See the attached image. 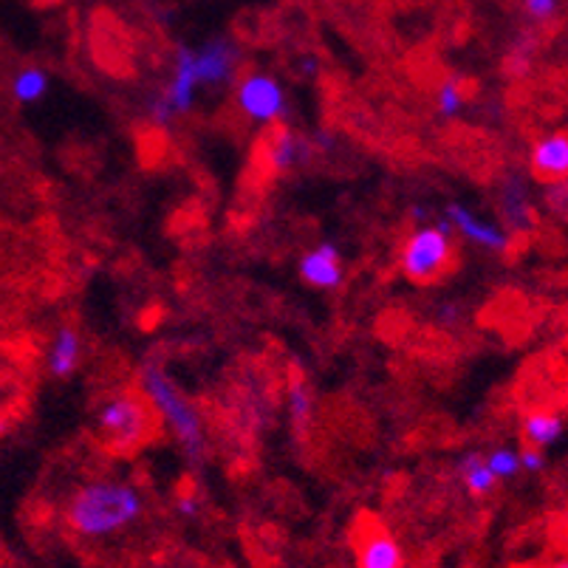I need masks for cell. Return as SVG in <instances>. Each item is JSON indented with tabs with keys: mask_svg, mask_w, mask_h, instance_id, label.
<instances>
[{
	"mask_svg": "<svg viewBox=\"0 0 568 568\" xmlns=\"http://www.w3.org/2000/svg\"><path fill=\"white\" fill-rule=\"evenodd\" d=\"M518 458H520V473H540V469L546 467L544 450H537V447L518 450Z\"/></svg>",
	"mask_w": 568,
	"mask_h": 568,
	"instance_id": "cell-23",
	"label": "cell"
},
{
	"mask_svg": "<svg viewBox=\"0 0 568 568\" xmlns=\"http://www.w3.org/2000/svg\"><path fill=\"white\" fill-rule=\"evenodd\" d=\"M82 359V337L74 325H60L57 334L51 337L49 354H45V365L54 379H69L74 376L77 365Z\"/></svg>",
	"mask_w": 568,
	"mask_h": 568,
	"instance_id": "cell-14",
	"label": "cell"
},
{
	"mask_svg": "<svg viewBox=\"0 0 568 568\" xmlns=\"http://www.w3.org/2000/svg\"><path fill=\"white\" fill-rule=\"evenodd\" d=\"M148 515V498L125 478H94L74 489L65 504V524L71 535L91 544L113 540L139 526Z\"/></svg>",
	"mask_w": 568,
	"mask_h": 568,
	"instance_id": "cell-1",
	"label": "cell"
},
{
	"mask_svg": "<svg viewBox=\"0 0 568 568\" xmlns=\"http://www.w3.org/2000/svg\"><path fill=\"white\" fill-rule=\"evenodd\" d=\"M156 410L136 387H119L100 399L94 413L102 444L116 453H133L156 436Z\"/></svg>",
	"mask_w": 568,
	"mask_h": 568,
	"instance_id": "cell-3",
	"label": "cell"
},
{
	"mask_svg": "<svg viewBox=\"0 0 568 568\" xmlns=\"http://www.w3.org/2000/svg\"><path fill=\"white\" fill-rule=\"evenodd\" d=\"M444 219L450 221L453 232H462L467 241L484 246V250L506 252L513 246V235H509V232L500 230L493 221L478 219V215H475L467 204H462V201H450L447 210H444Z\"/></svg>",
	"mask_w": 568,
	"mask_h": 568,
	"instance_id": "cell-7",
	"label": "cell"
},
{
	"mask_svg": "<svg viewBox=\"0 0 568 568\" xmlns=\"http://www.w3.org/2000/svg\"><path fill=\"white\" fill-rule=\"evenodd\" d=\"M413 219L427 221V219H430V210H427V206H413Z\"/></svg>",
	"mask_w": 568,
	"mask_h": 568,
	"instance_id": "cell-26",
	"label": "cell"
},
{
	"mask_svg": "<svg viewBox=\"0 0 568 568\" xmlns=\"http://www.w3.org/2000/svg\"><path fill=\"white\" fill-rule=\"evenodd\" d=\"M551 568H568V566H566V562H557V566H551Z\"/></svg>",
	"mask_w": 568,
	"mask_h": 568,
	"instance_id": "cell-27",
	"label": "cell"
},
{
	"mask_svg": "<svg viewBox=\"0 0 568 568\" xmlns=\"http://www.w3.org/2000/svg\"><path fill=\"white\" fill-rule=\"evenodd\" d=\"M49 71L40 69V65H29V69L18 71L12 80V94L14 100L23 102V105H32V102H40L49 91Z\"/></svg>",
	"mask_w": 568,
	"mask_h": 568,
	"instance_id": "cell-18",
	"label": "cell"
},
{
	"mask_svg": "<svg viewBox=\"0 0 568 568\" xmlns=\"http://www.w3.org/2000/svg\"><path fill=\"white\" fill-rule=\"evenodd\" d=\"M139 385H142L139 390L144 394V399L151 402L156 416L162 418L175 436L190 467H204L206 456H210V442H206V427L199 407L182 394V387L170 379V374L159 363L142 365Z\"/></svg>",
	"mask_w": 568,
	"mask_h": 568,
	"instance_id": "cell-2",
	"label": "cell"
},
{
	"mask_svg": "<svg viewBox=\"0 0 568 568\" xmlns=\"http://www.w3.org/2000/svg\"><path fill=\"white\" fill-rule=\"evenodd\" d=\"M201 509H204V504H201L199 493H193V489H187V493H182L179 498H175V513L182 515V518L187 520L199 518Z\"/></svg>",
	"mask_w": 568,
	"mask_h": 568,
	"instance_id": "cell-22",
	"label": "cell"
},
{
	"mask_svg": "<svg viewBox=\"0 0 568 568\" xmlns=\"http://www.w3.org/2000/svg\"><path fill=\"white\" fill-rule=\"evenodd\" d=\"M464 108V85L458 77H447L436 91V111L444 119H456Z\"/></svg>",
	"mask_w": 568,
	"mask_h": 568,
	"instance_id": "cell-19",
	"label": "cell"
},
{
	"mask_svg": "<svg viewBox=\"0 0 568 568\" xmlns=\"http://www.w3.org/2000/svg\"><path fill=\"white\" fill-rule=\"evenodd\" d=\"M529 168L537 182H562L568 175V136L566 133H549L537 139L529 153Z\"/></svg>",
	"mask_w": 568,
	"mask_h": 568,
	"instance_id": "cell-10",
	"label": "cell"
},
{
	"mask_svg": "<svg viewBox=\"0 0 568 568\" xmlns=\"http://www.w3.org/2000/svg\"><path fill=\"white\" fill-rule=\"evenodd\" d=\"M195 91H199V80H195L193 69V49L190 45H179L175 49V69L173 80L168 82L162 94L151 102V116L156 125H168L175 116H182L193 108Z\"/></svg>",
	"mask_w": 568,
	"mask_h": 568,
	"instance_id": "cell-6",
	"label": "cell"
},
{
	"mask_svg": "<svg viewBox=\"0 0 568 568\" xmlns=\"http://www.w3.org/2000/svg\"><path fill=\"white\" fill-rule=\"evenodd\" d=\"M235 105L250 122L257 125H281L288 113L286 91L272 74L250 71L235 85Z\"/></svg>",
	"mask_w": 568,
	"mask_h": 568,
	"instance_id": "cell-5",
	"label": "cell"
},
{
	"mask_svg": "<svg viewBox=\"0 0 568 568\" xmlns=\"http://www.w3.org/2000/svg\"><path fill=\"white\" fill-rule=\"evenodd\" d=\"M402 272L407 281L418 286H430L433 281L450 268L453 263V235L442 226H418L402 246Z\"/></svg>",
	"mask_w": 568,
	"mask_h": 568,
	"instance_id": "cell-4",
	"label": "cell"
},
{
	"mask_svg": "<svg viewBox=\"0 0 568 568\" xmlns=\"http://www.w3.org/2000/svg\"><path fill=\"white\" fill-rule=\"evenodd\" d=\"M332 144H334L332 133H325V131L314 133V144H312V148H317V151H332Z\"/></svg>",
	"mask_w": 568,
	"mask_h": 568,
	"instance_id": "cell-24",
	"label": "cell"
},
{
	"mask_svg": "<svg viewBox=\"0 0 568 568\" xmlns=\"http://www.w3.org/2000/svg\"><path fill=\"white\" fill-rule=\"evenodd\" d=\"M359 568H405V551L385 526L371 524L356 540Z\"/></svg>",
	"mask_w": 568,
	"mask_h": 568,
	"instance_id": "cell-9",
	"label": "cell"
},
{
	"mask_svg": "<svg viewBox=\"0 0 568 568\" xmlns=\"http://www.w3.org/2000/svg\"><path fill=\"white\" fill-rule=\"evenodd\" d=\"M458 475H462V484L473 498H487L498 487V478L493 475V469L487 467V458L484 453H464L458 458Z\"/></svg>",
	"mask_w": 568,
	"mask_h": 568,
	"instance_id": "cell-16",
	"label": "cell"
},
{
	"mask_svg": "<svg viewBox=\"0 0 568 568\" xmlns=\"http://www.w3.org/2000/svg\"><path fill=\"white\" fill-rule=\"evenodd\" d=\"M286 407H288V418H292V425L297 427V433H306L314 416V396H312V387H308V382L303 379L301 374H294L292 382H288Z\"/></svg>",
	"mask_w": 568,
	"mask_h": 568,
	"instance_id": "cell-17",
	"label": "cell"
},
{
	"mask_svg": "<svg viewBox=\"0 0 568 568\" xmlns=\"http://www.w3.org/2000/svg\"><path fill=\"white\" fill-rule=\"evenodd\" d=\"M562 430H566V422H562V413L555 410H531L524 416V425H520V433H524V442L529 447H537V450H546V447H555L562 438Z\"/></svg>",
	"mask_w": 568,
	"mask_h": 568,
	"instance_id": "cell-15",
	"label": "cell"
},
{
	"mask_svg": "<svg viewBox=\"0 0 568 568\" xmlns=\"http://www.w3.org/2000/svg\"><path fill=\"white\" fill-rule=\"evenodd\" d=\"M308 148L312 144L306 139H301L292 128L277 125L275 131L268 133L266 142H263V156H266V168L272 173H288L292 168L306 162Z\"/></svg>",
	"mask_w": 568,
	"mask_h": 568,
	"instance_id": "cell-12",
	"label": "cell"
},
{
	"mask_svg": "<svg viewBox=\"0 0 568 568\" xmlns=\"http://www.w3.org/2000/svg\"><path fill=\"white\" fill-rule=\"evenodd\" d=\"M487 458V467L493 469V475L498 481H513L520 475V458L515 447H495Z\"/></svg>",
	"mask_w": 568,
	"mask_h": 568,
	"instance_id": "cell-20",
	"label": "cell"
},
{
	"mask_svg": "<svg viewBox=\"0 0 568 568\" xmlns=\"http://www.w3.org/2000/svg\"><path fill=\"white\" fill-rule=\"evenodd\" d=\"M500 215L513 232H531L535 226V206L526 182L520 175H509L500 187Z\"/></svg>",
	"mask_w": 568,
	"mask_h": 568,
	"instance_id": "cell-13",
	"label": "cell"
},
{
	"mask_svg": "<svg viewBox=\"0 0 568 568\" xmlns=\"http://www.w3.org/2000/svg\"><path fill=\"white\" fill-rule=\"evenodd\" d=\"M237 65V51L235 45L226 43V40H210L201 49H193V69L199 88L206 85H224L235 77Z\"/></svg>",
	"mask_w": 568,
	"mask_h": 568,
	"instance_id": "cell-8",
	"label": "cell"
},
{
	"mask_svg": "<svg viewBox=\"0 0 568 568\" xmlns=\"http://www.w3.org/2000/svg\"><path fill=\"white\" fill-rule=\"evenodd\" d=\"M343 255L332 241H323L301 257V277L314 288H337L343 283Z\"/></svg>",
	"mask_w": 568,
	"mask_h": 568,
	"instance_id": "cell-11",
	"label": "cell"
},
{
	"mask_svg": "<svg viewBox=\"0 0 568 568\" xmlns=\"http://www.w3.org/2000/svg\"><path fill=\"white\" fill-rule=\"evenodd\" d=\"M524 9L531 20L546 23L557 14V0H524Z\"/></svg>",
	"mask_w": 568,
	"mask_h": 568,
	"instance_id": "cell-21",
	"label": "cell"
},
{
	"mask_svg": "<svg viewBox=\"0 0 568 568\" xmlns=\"http://www.w3.org/2000/svg\"><path fill=\"white\" fill-rule=\"evenodd\" d=\"M164 568H204V566H201V562H195V560H173V562H168Z\"/></svg>",
	"mask_w": 568,
	"mask_h": 568,
	"instance_id": "cell-25",
	"label": "cell"
}]
</instances>
